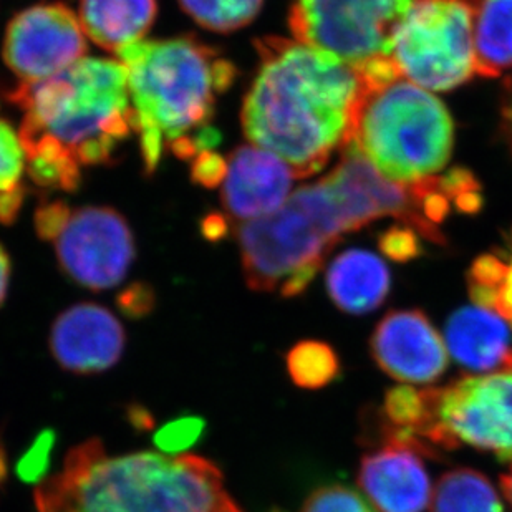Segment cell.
<instances>
[{
    "instance_id": "obj_20",
    "label": "cell",
    "mask_w": 512,
    "mask_h": 512,
    "mask_svg": "<svg viewBox=\"0 0 512 512\" xmlns=\"http://www.w3.org/2000/svg\"><path fill=\"white\" fill-rule=\"evenodd\" d=\"M430 512H503V506L484 474L458 468L441 476Z\"/></svg>"
},
{
    "instance_id": "obj_12",
    "label": "cell",
    "mask_w": 512,
    "mask_h": 512,
    "mask_svg": "<svg viewBox=\"0 0 512 512\" xmlns=\"http://www.w3.org/2000/svg\"><path fill=\"white\" fill-rule=\"evenodd\" d=\"M295 174L271 151L247 143L228 155L218 218L229 231L276 213L289 199Z\"/></svg>"
},
{
    "instance_id": "obj_18",
    "label": "cell",
    "mask_w": 512,
    "mask_h": 512,
    "mask_svg": "<svg viewBox=\"0 0 512 512\" xmlns=\"http://www.w3.org/2000/svg\"><path fill=\"white\" fill-rule=\"evenodd\" d=\"M158 15V0H80L83 32L100 49L118 54L141 42Z\"/></svg>"
},
{
    "instance_id": "obj_30",
    "label": "cell",
    "mask_w": 512,
    "mask_h": 512,
    "mask_svg": "<svg viewBox=\"0 0 512 512\" xmlns=\"http://www.w3.org/2000/svg\"><path fill=\"white\" fill-rule=\"evenodd\" d=\"M118 307L130 319H141L155 307V292L145 284H133L118 297Z\"/></svg>"
},
{
    "instance_id": "obj_11",
    "label": "cell",
    "mask_w": 512,
    "mask_h": 512,
    "mask_svg": "<svg viewBox=\"0 0 512 512\" xmlns=\"http://www.w3.org/2000/svg\"><path fill=\"white\" fill-rule=\"evenodd\" d=\"M87 54L82 22L63 2H44L20 10L7 24L2 58L19 83L55 77Z\"/></svg>"
},
{
    "instance_id": "obj_25",
    "label": "cell",
    "mask_w": 512,
    "mask_h": 512,
    "mask_svg": "<svg viewBox=\"0 0 512 512\" xmlns=\"http://www.w3.org/2000/svg\"><path fill=\"white\" fill-rule=\"evenodd\" d=\"M204 420L198 416H183L161 426L155 436V445L163 455L178 456L193 448L204 433Z\"/></svg>"
},
{
    "instance_id": "obj_28",
    "label": "cell",
    "mask_w": 512,
    "mask_h": 512,
    "mask_svg": "<svg viewBox=\"0 0 512 512\" xmlns=\"http://www.w3.org/2000/svg\"><path fill=\"white\" fill-rule=\"evenodd\" d=\"M189 166L194 183L204 188H219L226 174L228 156H223L216 150L203 151L189 161Z\"/></svg>"
},
{
    "instance_id": "obj_31",
    "label": "cell",
    "mask_w": 512,
    "mask_h": 512,
    "mask_svg": "<svg viewBox=\"0 0 512 512\" xmlns=\"http://www.w3.org/2000/svg\"><path fill=\"white\" fill-rule=\"evenodd\" d=\"M493 312L501 315L506 322L512 325V264H508V271L504 276L503 284L499 287Z\"/></svg>"
},
{
    "instance_id": "obj_7",
    "label": "cell",
    "mask_w": 512,
    "mask_h": 512,
    "mask_svg": "<svg viewBox=\"0 0 512 512\" xmlns=\"http://www.w3.org/2000/svg\"><path fill=\"white\" fill-rule=\"evenodd\" d=\"M34 224L40 239L54 244L63 274L85 289H113L135 261L130 224L108 206L72 208L60 199L44 201Z\"/></svg>"
},
{
    "instance_id": "obj_35",
    "label": "cell",
    "mask_w": 512,
    "mask_h": 512,
    "mask_svg": "<svg viewBox=\"0 0 512 512\" xmlns=\"http://www.w3.org/2000/svg\"><path fill=\"white\" fill-rule=\"evenodd\" d=\"M501 488H503L504 496L512 506V468L509 469L508 473L501 476Z\"/></svg>"
},
{
    "instance_id": "obj_10",
    "label": "cell",
    "mask_w": 512,
    "mask_h": 512,
    "mask_svg": "<svg viewBox=\"0 0 512 512\" xmlns=\"http://www.w3.org/2000/svg\"><path fill=\"white\" fill-rule=\"evenodd\" d=\"M433 421L426 443L438 455L459 445L512 463V373L466 377L431 388Z\"/></svg>"
},
{
    "instance_id": "obj_8",
    "label": "cell",
    "mask_w": 512,
    "mask_h": 512,
    "mask_svg": "<svg viewBox=\"0 0 512 512\" xmlns=\"http://www.w3.org/2000/svg\"><path fill=\"white\" fill-rule=\"evenodd\" d=\"M479 0H416L398 25L393 62L401 77L433 92L468 82L474 68Z\"/></svg>"
},
{
    "instance_id": "obj_5",
    "label": "cell",
    "mask_w": 512,
    "mask_h": 512,
    "mask_svg": "<svg viewBox=\"0 0 512 512\" xmlns=\"http://www.w3.org/2000/svg\"><path fill=\"white\" fill-rule=\"evenodd\" d=\"M350 231L327 179L302 186L276 213L234 229L244 279L256 292L302 294L340 237Z\"/></svg>"
},
{
    "instance_id": "obj_26",
    "label": "cell",
    "mask_w": 512,
    "mask_h": 512,
    "mask_svg": "<svg viewBox=\"0 0 512 512\" xmlns=\"http://www.w3.org/2000/svg\"><path fill=\"white\" fill-rule=\"evenodd\" d=\"M302 512H375L360 494L345 486H325L310 494Z\"/></svg>"
},
{
    "instance_id": "obj_14",
    "label": "cell",
    "mask_w": 512,
    "mask_h": 512,
    "mask_svg": "<svg viewBox=\"0 0 512 512\" xmlns=\"http://www.w3.org/2000/svg\"><path fill=\"white\" fill-rule=\"evenodd\" d=\"M126 335L107 307L83 302L58 315L50 332V350L58 365L78 375H95L115 367Z\"/></svg>"
},
{
    "instance_id": "obj_16",
    "label": "cell",
    "mask_w": 512,
    "mask_h": 512,
    "mask_svg": "<svg viewBox=\"0 0 512 512\" xmlns=\"http://www.w3.org/2000/svg\"><path fill=\"white\" fill-rule=\"evenodd\" d=\"M445 343L464 370L512 373V325L493 310L459 309L446 324Z\"/></svg>"
},
{
    "instance_id": "obj_19",
    "label": "cell",
    "mask_w": 512,
    "mask_h": 512,
    "mask_svg": "<svg viewBox=\"0 0 512 512\" xmlns=\"http://www.w3.org/2000/svg\"><path fill=\"white\" fill-rule=\"evenodd\" d=\"M474 68L484 78L512 70V0H479L474 19Z\"/></svg>"
},
{
    "instance_id": "obj_37",
    "label": "cell",
    "mask_w": 512,
    "mask_h": 512,
    "mask_svg": "<svg viewBox=\"0 0 512 512\" xmlns=\"http://www.w3.org/2000/svg\"><path fill=\"white\" fill-rule=\"evenodd\" d=\"M274 512H282V511H274Z\"/></svg>"
},
{
    "instance_id": "obj_9",
    "label": "cell",
    "mask_w": 512,
    "mask_h": 512,
    "mask_svg": "<svg viewBox=\"0 0 512 512\" xmlns=\"http://www.w3.org/2000/svg\"><path fill=\"white\" fill-rule=\"evenodd\" d=\"M416 0H292L294 39L340 62L363 67L390 58L398 25Z\"/></svg>"
},
{
    "instance_id": "obj_22",
    "label": "cell",
    "mask_w": 512,
    "mask_h": 512,
    "mask_svg": "<svg viewBox=\"0 0 512 512\" xmlns=\"http://www.w3.org/2000/svg\"><path fill=\"white\" fill-rule=\"evenodd\" d=\"M285 365L290 380L305 390H319L329 385L340 372L334 348L315 340L295 343L285 357Z\"/></svg>"
},
{
    "instance_id": "obj_34",
    "label": "cell",
    "mask_w": 512,
    "mask_h": 512,
    "mask_svg": "<svg viewBox=\"0 0 512 512\" xmlns=\"http://www.w3.org/2000/svg\"><path fill=\"white\" fill-rule=\"evenodd\" d=\"M9 474V463H7V453H5V446L0 440V484L4 483Z\"/></svg>"
},
{
    "instance_id": "obj_29",
    "label": "cell",
    "mask_w": 512,
    "mask_h": 512,
    "mask_svg": "<svg viewBox=\"0 0 512 512\" xmlns=\"http://www.w3.org/2000/svg\"><path fill=\"white\" fill-rule=\"evenodd\" d=\"M380 247L383 254L398 262L411 261L421 252L420 241L411 228L388 229L380 239Z\"/></svg>"
},
{
    "instance_id": "obj_27",
    "label": "cell",
    "mask_w": 512,
    "mask_h": 512,
    "mask_svg": "<svg viewBox=\"0 0 512 512\" xmlns=\"http://www.w3.org/2000/svg\"><path fill=\"white\" fill-rule=\"evenodd\" d=\"M55 446V433L52 430H45L35 438L34 443L25 451L17 464V474L25 483H42L45 474L50 468L52 450Z\"/></svg>"
},
{
    "instance_id": "obj_21",
    "label": "cell",
    "mask_w": 512,
    "mask_h": 512,
    "mask_svg": "<svg viewBox=\"0 0 512 512\" xmlns=\"http://www.w3.org/2000/svg\"><path fill=\"white\" fill-rule=\"evenodd\" d=\"M27 170L19 131L0 116V223L9 226L19 216L25 198Z\"/></svg>"
},
{
    "instance_id": "obj_2",
    "label": "cell",
    "mask_w": 512,
    "mask_h": 512,
    "mask_svg": "<svg viewBox=\"0 0 512 512\" xmlns=\"http://www.w3.org/2000/svg\"><path fill=\"white\" fill-rule=\"evenodd\" d=\"M7 98L22 112L25 173L40 188L75 191L85 168L112 163L135 133L128 75L113 58L83 57Z\"/></svg>"
},
{
    "instance_id": "obj_33",
    "label": "cell",
    "mask_w": 512,
    "mask_h": 512,
    "mask_svg": "<svg viewBox=\"0 0 512 512\" xmlns=\"http://www.w3.org/2000/svg\"><path fill=\"white\" fill-rule=\"evenodd\" d=\"M128 421H130L131 425L135 426V428H138V430H150L153 423H155L150 411L138 405H133L130 410H128Z\"/></svg>"
},
{
    "instance_id": "obj_17",
    "label": "cell",
    "mask_w": 512,
    "mask_h": 512,
    "mask_svg": "<svg viewBox=\"0 0 512 512\" xmlns=\"http://www.w3.org/2000/svg\"><path fill=\"white\" fill-rule=\"evenodd\" d=\"M330 299L343 312L363 315L383 304L390 290V272L373 252L350 249L340 254L329 272Z\"/></svg>"
},
{
    "instance_id": "obj_23",
    "label": "cell",
    "mask_w": 512,
    "mask_h": 512,
    "mask_svg": "<svg viewBox=\"0 0 512 512\" xmlns=\"http://www.w3.org/2000/svg\"><path fill=\"white\" fill-rule=\"evenodd\" d=\"M184 14L203 29L231 34L244 29L261 12L264 0H178Z\"/></svg>"
},
{
    "instance_id": "obj_1",
    "label": "cell",
    "mask_w": 512,
    "mask_h": 512,
    "mask_svg": "<svg viewBox=\"0 0 512 512\" xmlns=\"http://www.w3.org/2000/svg\"><path fill=\"white\" fill-rule=\"evenodd\" d=\"M256 73L242 103L252 145L271 151L302 179L350 145L368 95L362 70L295 39L254 42Z\"/></svg>"
},
{
    "instance_id": "obj_15",
    "label": "cell",
    "mask_w": 512,
    "mask_h": 512,
    "mask_svg": "<svg viewBox=\"0 0 512 512\" xmlns=\"http://www.w3.org/2000/svg\"><path fill=\"white\" fill-rule=\"evenodd\" d=\"M363 456L358 484L378 512H423L430 503V476L423 453L397 441Z\"/></svg>"
},
{
    "instance_id": "obj_4",
    "label": "cell",
    "mask_w": 512,
    "mask_h": 512,
    "mask_svg": "<svg viewBox=\"0 0 512 512\" xmlns=\"http://www.w3.org/2000/svg\"><path fill=\"white\" fill-rule=\"evenodd\" d=\"M34 503L39 512H244L213 461L151 451L112 456L97 438L68 451Z\"/></svg>"
},
{
    "instance_id": "obj_6",
    "label": "cell",
    "mask_w": 512,
    "mask_h": 512,
    "mask_svg": "<svg viewBox=\"0 0 512 512\" xmlns=\"http://www.w3.org/2000/svg\"><path fill=\"white\" fill-rule=\"evenodd\" d=\"M455 128L445 105L410 80L368 92L353 145L385 178L413 184L445 168Z\"/></svg>"
},
{
    "instance_id": "obj_24",
    "label": "cell",
    "mask_w": 512,
    "mask_h": 512,
    "mask_svg": "<svg viewBox=\"0 0 512 512\" xmlns=\"http://www.w3.org/2000/svg\"><path fill=\"white\" fill-rule=\"evenodd\" d=\"M506 271H508V264L501 261L499 257L486 254L476 259L468 276L469 295L474 305L484 309H494Z\"/></svg>"
},
{
    "instance_id": "obj_32",
    "label": "cell",
    "mask_w": 512,
    "mask_h": 512,
    "mask_svg": "<svg viewBox=\"0 0 512 512\" xmlns=\"http://www.w3.org/2000/svg\"><path fill=\"white\" fill-rule=\"evenodd\" d=\"M10 272H12V264H10L9 252L5 251V247L0 244V307L4 305L9 292Z\"/></svg>"
},
{
    "instance_id": "obj_36",
    "label": "cell",
    "mask_w": 512,
    "mask_h": 512,
    "mask_svg": "<svg viewBox=\"0 0 512 512\" xmlns=\"http://www.w3.org/2000/svg\"><path fill=\"white\" fill-rule=\"evenodd\" d=\"M506 120H508L509 126H511L512 131V97L509 100L508 107H506Z\"/></svg>"
},
{
    "instance_id": "obj_3",
    "label": "cell",
    "mask_w": 512,
    "mask_h": 512,
    "mask_svg": "<svg viewBox=\"0 0 512 512\" xmlns=\"http://www.w3.org/2000/svg\"><path fill=\"white\" fill-rule=\"evenodd\" d=\"M125 67L146 174L160 168L165 153L191 161L216 150L219 97L234 85L237 68L226 55L194 35L141 40L118 52Z\"/></svg>"
},
{
    "instance_id": "obj_13",
    "label": "cell",
    "mask_w": 512,
    "mask_h": 512,
    "mask_svg": "<svg viewBox=\"0 0 512 512\" xmlns=\"http://www.w3.org/2000/svg\"><path fill=\"white\" fill-rule=\"evenodd\" d=\"M378 367L401 383H431L445 373V340L420 310H395L377 325L370 340Z\"/></svg>"
}]
</instances>
